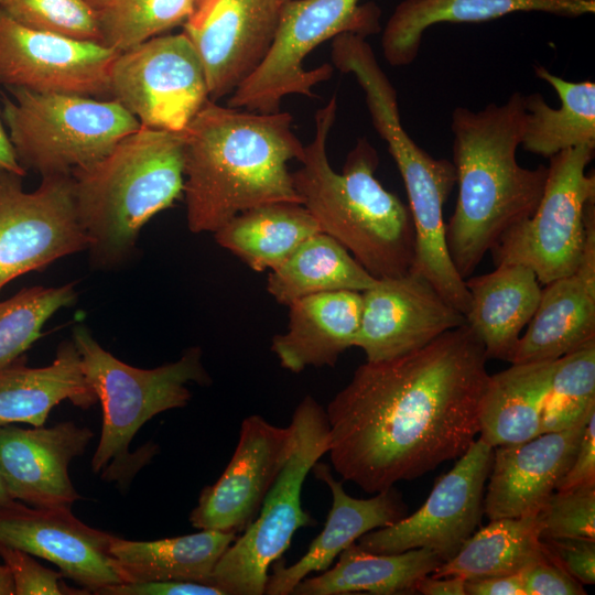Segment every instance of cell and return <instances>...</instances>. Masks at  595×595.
I'll return each instance as SVG.
<instances>
[{"instance_id":"1","label":"cell","mask_w":595,"mask_h":595,"mask_svg":"<svg viewBox=\"0 0 595 595\" xmlns=\"http://www.w3.org/2000/svg\"><path fill=\"white\" fill-rule=\"evenodd\" d=\"M487 360L464 324L403 356L360 365L325 409L333 469L377 494L462 456L479 433Z\"/></svg>"},{"instance_id":"2","label":"cell","mask_w":595,"mask_h":595,"mask_svg":"<svg viewBox=\"0 0 595 595\" xmlns=\"http://www.w3.org/2000/svg\"><path fill=\"white\" fill-rule=\"evenodd\" d=\"M289 112L260 113L207 100L182 131L186 221L214 234L236 215L272 203H299L289 161L304 145Z\"/></svg>"},{"instance_id":"3","label":"cell","mask_w":595,"mask_h":595,"mask_svg":"<svg viewBox=\"0 0 595 595\" xmlns=\"http://www.w3.org/2000/svg\"><path fill=\"white\" fill-rule=\"evenodd\" d=\"M524 122V95L502 104L452 112L453 164L458 194L445 224L450 258L465 280L513 226L529 218L542 197L548 166H521L516 158Z\"/></svg>"},{"instance_id":"4","label":"cell","mask_w":595,"mask_h":595,"mask_svg":"<svg viewBox=\"0 0 595 595\" xmlns=\"http://www.w3.org/2000/svg\"><path fill=\"white\" fill-rule=\"evenodd\" d=\"M333 96L315 115V136L292 172L301 204L323 232L343 245L375 278L410 272L414 226L409 207L375 177L379 158L365 138L348 153L343 171L329 164L326 141L336 118Z\"/></svg>"},{"instance_id":"5","label":"cell","mask_w":595,"mask_h":595,"mask_svg":"<svg viewBox=\"0 0 595 595\" xmlns=\"http://www.w3.org/2000/svg\"><path fill=\"white\" fill-rule=\"evenodd\" d=\"M72 178L89 261L117 269L133 257L142 227L183 193V133L140 127Z\"/></svg>"},{"instance_id":"6","label":"cell","mask_w":595,"mask_h":595,"mask_svg":"<svg viewBox=\"0 0 595 595\" xmlns=\"http://www.w3.org/2000/svg\"><path fill=\"white\" fill-rule=\"evenodd\" d=\"M74 342L84 375L102 409L101 433L91 459V469L121 490L159 452L147 443L137 452L129 446L140 428L153 416L184 408L192 398L190 382L210 383L199 347L162 366L143 369L130 366L106 350L84 324L73 327Z\"/></svg>"},{"instance_id":"7","label":"cell","mask_w":595,"mask_h":595,"mask_svg":"<svg viewBox=\"0 0 595 595\" xmlns=\"http://www.w3.org/2000/svg\"><path fill=\"white\" fill-rule=\"evenodd\" d=\"M358 84L375 130L387 142L407 191L415 235L410 271L423 275L465 315L470 295L450 258L443 215L456 184L454 164L431 156L407 133L401 125L397 90L382 69L365 72Z\"/></svg>"},{"instance_id":"8","label":"cell","mask_w":595,"mask_h":595,"mask_svg":"<svg viewBox=\"0 0 595 595\" xmlns=\"http://www.w3.org/2000/svg\"><path fill=\"white\" fill-rule=\"evenodd\" d=\"M1 119L17 159L41 176L72 174L106 154L140 129L113 99L7 88Z\"/></svg>"},{"instance_id":"9","label":"cell","mask_w":595,"mask_h":595,"mask_svg":"<svg viewBox=\"0 0 595 595\" xmlns=\"http://www.w3.org/2000/svg\"><path fill=\"white\" fill-rule=\"evenodd\" d=\"M291 424L292 448L259 513L227 548L210 575L209 584L226 595H263L271 564L282 558L300 528L316 523L302 508L301 495L307 474L328 452L326 411L313 397L305 396Z\"/></svg>"},{"instance_id":"10","label":"cell","mask_w":595,"mask_h":595,"mask_svg":"<svg viewBox=\"0 0 595 595\" xmlns=\"http://www.w3.org/2000/svg\"><path fill=\"white\" fill-rule=\"evenodd\" d=\"M380 9L359 0L283 2L272 46L257 71L229 97L227 106L260 113L280 111L284 96L312 97V88L331 78L333 65L306 71L304 58L342 33L369 36L380 31Z\"/></svg>"},{"instance_id":"11","label":"cell","mask_w":595,"mask_h":595,"mask_svg":"<svg viewBox=\"0 0 595 595\" xmlns=\"http://www.w3.org/2000/svg\"><path fill=\"white\" fill-rule=\"evenodd\" d=\"M594 150L595 145L585 144L549 159L538 207L490 250L495 266H527L543 285L576 271L585 246L587 209L595 203V175L586 173Z\"/></svg>"},{"instance_id":"12","label":"cell","mask_w":595,"mask_h":595,"mask_svg":"<svg viewBox=\"0 0 595 595\" xmlns=\"http://www.w3.org/2000/svg\"><path fill=\"white\" fill-rule=\"evenodd\" d=\"M110 98L141 127L182 132L209 99L203 64L186 34L158 35L119 53Z\"/></svg>"},{"instance_id":"13","label":"cell","mask_w":595,"mask_h":595,"mask_svg":"<svg viewBox=\"0 0 595 595\" xmlns=\"http://www.w3.org/2000/svg\"><path fill=\"white\" fill-rule=\"evenodd\" d=\"M88 248L72 174L47 175L33 192L21 176L0 173V291L28 272Z\"/></svg>"},{"instance_id":"14","label":"cell","mask_w":595,"mask_h":595,"mask_svg":"<svg viewBox=\"0 0 595 595\" xmlns=\"http://www.w3.org/2000/svg\"><path fill=\"white\" fill-rule=\"evenodd\" d=\"M493 453L494 447L478 437L436 480L416 511L363 534L356 542L366 551L382 554L426 548L447 561L479 524Z\"/></svg>"},{"instance_id":"15","label":"cell","mask_w":595,"mask_h":595,"mask_svg":"<svg viewBox=\"0 0 595 595\" xmlns=\"http://www.w3.org/2000/svg\"><path fill=\"white\" fill-rule=\"evenodd\" d=\"M118 52L28 28L0 7V85L36 93L110 98Z\"/></svg>"},{"instance_id":"16","label":"cell","mask_w":595,"mask_h":595,"mask_svg":"<svg viewBox=\"0 0 595 595\" xmlns=\"http://www.w3.org/2000/svg\"><path fill=\"white\" fill-rule=\"evenodd\" d=\"M282 0H196L184 33L203 64L209 100L231 95L267 57Z\"/></svg>"},{"instance_id":"17","label":"cell","mask_w":595,"mask_h":595,"mask_svg":"<svg viewBox=\"0 0 595 595\" xmlns=\"http://www.w3.org/2000/svg\"><path fill=\"white\" fill-rule=\"evenodd\" d=\"M466 324L465 315L423 275L408 272L380 278L361 292V314L354 347L366 361H382L424 347Z\"/></svg>"},{"instance_id":"18","label":"cell","mask_w":595,"mask_h":595,"mask_svg":"<svg viewBox=\"0 0 595 595\" xmlns=\"http://www.w3.org/2000/svg\"><path fill=\"white\" fill-rule=\"evenodd\" d=\"M290 423L282 428L258 414L247 416L224 473L201 491L190 522L201 530L240 534L255 520L293 445Z\"/></svg>"},{"instance_id":"19","label":"cell","mask_w":595,"mask_h":595,"mask_svg":"<svg viewBox=\"0 0 595 595\" xmlns=\"http://www.w3.org/2000/svg\"><path fill=\"white\" fill-rule=\"evenodd\" d=\"M111 536L84 523L71 509L21 501L0 508V543L52 562L90 594L123 583L109 553Z\"/></svg>"},{"instance_id":"20","label":"cell","mask_w":595,"mask_h":595,"mask_svg":"<svg viewBox=\"0 0 595 595\" xmlns=\"http://www.w3.org/2000/svg\"><path fill=\"white\" fill-rule=\"evenodd\" d=\"M94 437L73 421L51 428L0 426V472L13 499L37 508L72 509L82 496L69 477L71 462Z\"/></svg>"},{"instance_id":"21","label":"cell","mask_w":595,"mask_h":595,"mask_svg":"<svg viewBox=\"0 0 595 595\" xmlns=\"http://www.w3.org/2000/svg\"><path fill=\"white\" fill-rule=\"evenodd\" d=\"M585 424L494 447L483 501L488 519L538 515L573 463Z\"/></svg>"},{"instance_id":"22","label":"cell","mask_w":595,"mask_h":595,"mask_svg":"<svg viewBox=\"0 0 595 595\" xmlns=\"http://www.w3.org/2000/svg\"><path fill=\"white\" fill-rule=\"evenodd\" d=\"M527 326L511 364L553 361L595 339V219L578 268L545 284Z\"/></svg>"},{"instance_id":"23","label":"cell","mask_w":595,"mask_h":595,"mask_svg":"<svg viewBox=\"0 0 595 595\" xmlns=\"http://www.w3.org/2000/svg\"><path fill=\"white\" fill-rule=\"evenodd\" d=\"M312 470L332 494V508L324 529L311 542L305 554L292 565L285 566L281 559L272 563L264 594L291 595L303 578L329 569L334 560L363 534L388 527L407 513L401 494L394 487L359 499L345 491L327 464L317 462Z\"/></svg>"},{"instance_id":"24","label":"cell","mask_w":595,"mask_h":595,"mask_svg":"<svg viewBox=\"0 0 595 595\" xmlns=\"http://www.w3.org/2000/svg\"><path fill=\"white\" fill-rule=\"evenodd\" d=\"M517 12L575 18L594 13L595 0H403L382 31V53L391 66H407L416 58L430 26L487 22Z\"/></svg>"},{"instance_id":"25","label":"cell","mask_w":595,"mask_h":595,"mask_svg":"<svg viewBox=\"0 0 595 595\" xmlns=\"http://www.w3.org/2000/svg\"><path fill=\"white\" fill-rule=\"evenodd\" d=\"M284 333L273 336L271 350L282 368L334 367L354 347L361 314V292L334 291L299 299L289 306Z\"/></svg>"},{"instance_id":"26","label":"cell","mask_w":595,"mask_h":595,"mask_svg":"<svg viewBox=\"0 0 595 595\" xmlns=\"http://www.w3.org/2000/svg\"><path fill=\"white\" fill-rule=\"evenodd\" d=\"M465 285L470 295L466 325L488 359L511 363L540 301L542 289L536 273L523 264H499L489 273L465 279Z\"/></svg>"},{"instance_id":"27","label":"cell","mask_w":595,"mask_h":595,"mask_svg":"<svg viewBox=\"0 0 595 595\" xmlns=\"http://www.w3.org/2000/svg\"><path fill=\"white\" fill-rule=\"evenodd\" d=\"M64 400L82 409L98 401L72 339L58 346L47 366L26 367L21 357L0 372V426H43L51 410Z\"/></svg>"},{"instance_id":"28","label":"cell","mask_w":595,"mask_h":595,"mask_svg":"<svg viewBox=\"0 0 595 595\" xmlns=\"http://www.w3.org/2000/svg\"><path fill=\"white\" fill-rule=\"evenodd\" d=\"M442 559L426 548L400 553H372L357 542L347 547L334 566L303 578L294 595H344L367 593L396 595L415 593V585L432 574Z\"/></svg>"},{"instance_id":"29","label":"cell","mask_w":595,"mask_h":595,"mask_svg":"<svg viewBox=\"0 0 595 595\" xmlns=\"http://www.w3.org/2000/svg\"><path fill=\"white\" fill-rule=\"evenodd\" d=\"M239 534L218 530L153 541L111 536L109 553L123 583L195 581L209 584L216 563Z\"/></svg>"},{"instance_id":"30","label":"cell","mask_w":595,"mask_h":595,"mask_svg":"<svg viewBox=\"0 0 595 595\" xmlns=\"http://www.w3.org/2000/svg\"><path fill=\"white\" fill-rule=\"evenodd\" d=\"M554 361L511 364L489 376L480 403L479 439L496 447L541 434Z\"/></svg>"},{"instance_id":"31","label":"cell","mask_w":595,"mask_h":595,"mask_svg":"<svg viewBox=\"0 0 595 595\" xmlns=\"http://www.w3.org/2000/svg\"><path fill=\"white\" fill-rule=\"evenodd\" d=\"M322 231L299 203H272L242 212L214 232L216 242L257 272L280 267L307 238Z\"/></svg>"},{"instance_id":"32","label":"cell","mask_w":595,"mask_h":595,"mask_svg":"<svg viewBox=\"0 0 595 595\" xmlns=\"http://www.w3.org/2000/svg\"><path fill=\"white\" fill-rule=\"evenodd\" d=\"M545 560L554 559L541 539L539 515L500 518L475 531L432 576L476 581L521 573Z\"/></svg>"},{"instance_id":"33","label":"cell","mask_w":595,"mask_h":595,"mask_svg":"<svg viewBox=\"0 0 595 595\" xmlns=\"http://www.w3.org/2000/svg\"><path fill=\"white\" fill-rule=\"evenodd\" d=\"M534 74L558 94L561 106L555 109L539 93L524 96L522 148L550 159L561 151L580 145H595V83L570 82L542 65Z\"/></svg>"},{"instance_id":"34","label":"cell","mask_w":595,"mask_h":595,"mask_svg":"<svg viewBox=\"0 0 595 595\" xmlns=\"http://www.w3.org/2000/svg\"><path fill=\"white\" fill-rule=\"evenodd\" d=\"M376 281L343 245L320 231L269 272L267 291L279 304L289 306L312 294L363 292Z\"/></svg>"},{"instance_id":"35","label":"cell","mask_w":595,"mask_h":595,"mask_svg":"<svg viewBox=\"0 0 595 595\" xmlns=\"http://www.w3.org/2000/svg\"><path fill=\"white\" fill-rule=\"evenodd\" d=\"M75 283L24 288L0 301V372L23 357L41 337L45 323L60 310L74 304Z\"/></svg>"},{"instance_id":"36","label":"cell","mask_w":595,"mask_h":595,"mask_svg":"<svg viewBox=\"0 0 595 595\" xmlns=\"http://www.w3.org/2000/svg\"><path fill=\"white\" fill-rule=\"evenodd\" d=\"M595 411V339L554 361L541 433L586 423Z\"/></svg>"},{"instance_id":"37","label":"cell","mask_w":595,"mask_h":595,"mask_svg":"<svg viewBox=\"0 0 595 595\" xmlns=\"http://www.w3.org/2000/svg\"><path fill=\"white\" fill-rule=\"evenodd\" d=\"M196 0H113L99 12L101 44L118 53L183 25Z\"/></svg>"},{"instance_id":"38","label":"cell","mask_w":595,"mask_h":595,"mask_svg":"<svg viewBox=\"0 0 595 595\" xmlns=\"http://www.w3.org/2000/svg\"><path fill=\"white\" fill-rule=\"evenodd\" d=\"M0 7L28 28L101 44L99 12L86 0H3Z\"/></svg>"},{"instance_id":"39","label":"cell","mask_w":595,"mask_h":595,"mask_svg":"<svg viewBox=\"0 0 595 595\" xmlns=\"http://www.w3.org/2000/svg\"><path fill=\"white\" fill-rule=\"evenodd\" d=\"M538 515L542 540H595V486L555 490Z\"/></svg>"},{"instance_id":"40","label":"cell","mask_w":595,"mask_h":595,"mask_svg":"<svg viewBox=\"0 0 595 595\" xmlns=\"http://www.w3.org/2000/svg\"><path fill=\"white\" fill-rule=\"evenodd\" d=\"M0 558L9 567L14 595H83L89 591L65 585L63 573L55 572L40 564L30 553L0 543Z\"/></svg>"},{"instance_id":"41","label":"cell","mask_w":595,"mask_h":595,"mask_svg":"<svg viewBox=\"0 0 595 595\" xmlns=\"http://www.w3.org/2000/svg\"><path fill=\"white\" fill-rule=\"evenodd\" d=\"M524 595H585L583 585L555 560L538 561L521 572Z\"/></svg>"},{"instance_id":"42","label":"cell","mask_w":595,"mask_h":595,"mask_svg":"<svg viewBox=\"0 0 595 595\" xmlns=\"http://www.w3.org/2000/svg\"><path fill=\"white\" fill-rule=\"evenodd\" d=\"M553 559L581 584L595 582V540H543Z\"/></svg>"},{"instance_id":"43","label":"cell","mask_w":595,"mask_h":595,"mask_svg":"<svg viewBox=\"0 0 595 595\" xmlns=\"http://www.w3.org/2000/svg\"><path fill=\"white\" fill-rule=\"evenodd\" d=\"M97 595H226L212 584L195 581L120 583L98 589Z\"/></svg>"},{"instance_id":"44","label":"cell","mask_w":595,"mask_h":595,"mask_svg":"<svg viewBox=\"0 0 595 595\" xmlns=\"http://www.w3.org/2000/svg\"><path fill=\"white\" fill-rule=\"evenodd\" d=\"M595 486V411L589 415L573 463L556 484L565 491Z\"/></svg>"},{"instance_id":"45","label":"cell","mask_w":595,"mask_h":595,"mask_svg":"<svg viewBox=\"0 0 595 595\" xmlns=\"http://www.w3.org/2000/svg\"><path fill=\"white\" fill-rule=\"evenodd\" d=\"M466 595H524L522 574L466 581Z\"/></svg>"},{"instance_id":"46","label":"cell","mask_w":595,"mask_h":595,"mask_svg":"<svg viewBox=\"0 0 595 595\" xmlns=\"http://www.w3.org/2000/svg\"><path fill=\"white\" fill-rule=\"evenodd\" d=\"M466 581L458 576L434 577L425 575L415 585V593L424 595H466Z\"/></svg>"},{"instance_id":"47","label":"cell","mask_w":595,"mask_h":595,"mask_svg":"<svg viewBox=\"0 0 595 595\" xmlns=\"http://www.w3.org/2000/svg\"><path fill=\"white\" fill-rule=\"evenodd\" d=\"M1 172L12 173L21 177L26 174V171L17 159L14 149L0 117V173Z\"/></svg>"},{"instance_id":"48","label":"cell","mask_w":595,"mask_h":595,"mask_svg":"<svg viewBox=\"0 0 595 595\" xmlns=\"http://www.w3.org/2000/svg\"><path fill=\"white\" fill-rule=\"evenodd\" d=\"M0 595H14V584L9 567L0 564Z\"/></svg>"},{"instance_id":"49","label":"cell","mask_w":595,"mask_h":595,"mask_svg":"<svg viewBox=\"0 0 595 595\" xmlns=\"http://www.w3.org/2000/svg\"><path fill=\"white\" fill-rule=\"evenodd\" d=\"M18 500L13 499L12 496L10 495L9 490H8V487L4 483V479L1 475V472H0V508L1 507H8V506H12L17 502Z\"/></svg>"},{"instance_id":"50","label":"cell","mask_w":595,"mask_h":595,"mask_svg":"<svg viewBox=\"0 0 595 595\" xmlns=\"http://www.w3.org/2000/svg\"><path fill=\"white\" fill-rule=\"evenodd\" d=\"M98 12L106 9L113 0H86Z\"/></svg>"},{"instance_id":"51","label":"cell","mask_w":595,"mask_h":595,"mask_svg":"<svg viewBox=\"0 0 595 595\" xmlns=\"http://www.w3.org/2000/svg\"><path fill=\"white\" fill-rule=\"evenodd\" d=\"M283 2H286V1H292V0H282Z\"/></svg>"},{"instance_id":"52","label":"cell","mask_w":595,"mask_h":595,"mask_svg":"<svg viewBox=\"0 0 595 595\" xmlns=\"http://www.w3.org/2000/svg\"><path fill=\"white\" fill-rule=\"evenodd\" d=\"M3 0H0V6L2 4Z\"/></svg>"}]
</instances>
